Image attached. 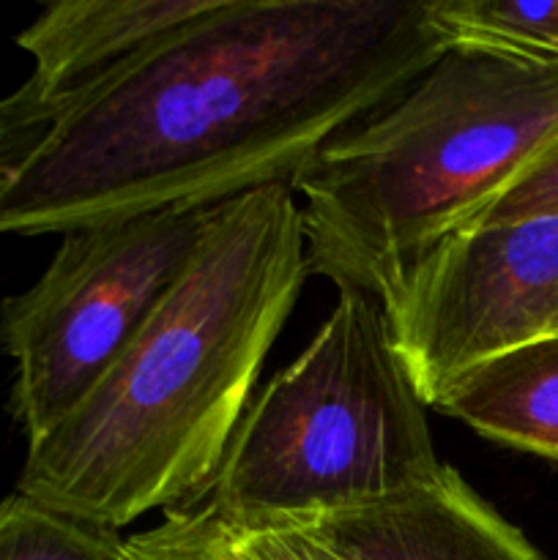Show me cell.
I'll list each match as a JSON object with an SVG mask.
<instances>
[{
  "label": "cell",
  "mask_w": 558,
  "mask_h": 560,
  "mask_svg": "<svg viewBox=\"0 0 558 560\" xmlns=\"http://www.w3.org/2000/svg\"><path fill=\"white\" fill-rule=\"evenodd\" d=\"M126 547H129V558H131V560H148L146 556H140V552H137V550H135V547H131V545H129V536H126Z\"/></svg>",
  "instance_id": "cell-14"
},
{
  "label": "cell",
  "mask_w": 558,
  "mask_h": 560,
  "mask_svg": "<svg viewBox=\"0 0 558 560\" xmlns=\"http://www.w3.org/2000/svg\"><path fill=\"white\" fill-rule=\"evenodd\" d=\"M219 560H545L463 476L315 517L224 525Z\"/></svg>",
  "instance_id": "cell-7"
},
{
  "label": "cell",
  "mask_w": 558,
  "mask_h": 560,
  "mask_svg": "<svg viewBox=\"0 0 558 560\" xmlns=\"http://www.w3.org/2000/svg\"><path fill=\"white\" fill-rule=\"evenodd\" d=\"M558 137V74L446 49L290 180L310 273L381 295L470 228Z\"/></svg>",
  "instance_id": "cell-3"
},
{
  "label": "cell",
  "mask_w": 558,
  "mask_h": 560,
  "mask_svg": "<svg viewBox=\"0 0 558 560\" xmlns=\"http://www.w3.org/2000/svg\"><path fill=\"white\" fill-rule=\"evenodd\" d=\"M306 277L290 184L217 202L156 315L55 430L27 443L16 492L109 530L202 506Z\"/></svg>",
  "instance_id": "cell-2"
},
{
  "label": "cell",
  "mask_w": 558,
  "mask_h": 560,
  "mask_svg": "<svg viewBox=\"0 0 558 560\" xmlns=\"http://www.w3.org/2000/svg\"><path fill=\"white\" fill-rule=\"evenodd\" d=\"M558 213V137L512 180L476 224L514 222ZM474 228V224H470Z\"/></svg>",
  "instance_id": "cell-13"
},
{
  "label": "cell",
  "mask_w": 558,
  "mask_h": 560,
  "mask_svg": "<svg viewBox=\"0 0 558 560\" xmlns=\"http://www.w3.org/2000/svg\"><path fill=\"white\" fill-rule=\"evenodd\" d=\"M0 560H131L120 530L58 512L25 492L0 501Z\"/></svg>",
  "instance_id": "cell-11"
},
{
  "label": "cell",
  "mask_w": 558,
  "mask_h": 560,
  "mask_svg": "<svg viewBox=\"0 0 558 560\" xmlns=\"http://www.w3.org/2000/svg\"><path fill=\"white\" fill-rule=\"evenodd\" d=\"M299 359L241 419L206 506L233 525L342 512L441 474L421 399L383 304L337 288Z\"/></svg>",
  "instance_id": "cell-4"
},
{
  "label": "cell",
  "mask_w": 558,
  "mask_h": 560,
  "mask_svg": "<svg viewBox=\"0 0 558 560\" xmlns=\"http://www.w3.org/2000/svg\"><path fill=\"white\" fill-rule=\"evenodd\" d=\"M217 0H58L16 36L33 58L27 80L66 109Z\"/></svg>",
  "instance_id": "cell-8"
},
{
  "label": "cell",
  "mask_w": 558,
  "mask_h": 560,
  "mask_svg": "<svg viewBox=\"0 0 558 560\" xmlns=\"http://www.w3.org/2000/svg\"><path fill=\"white\" fill-rule=\"evenodd\" d=\"M427 408L474 366L547 337L558 317V213L474 224L381 295Z\"/></svg>",
  "instance_id": "cell-6"
},
{
  "label": "cell",
  "mask_w": 558,
  "mask_h": 560,
  "mask_svg": "<svg viewBox=\"0 0 558 560\" xmlns=\"http://www.w3.org/2000/svg\"><path fill=\"white\" fill-rule=\"evenodd\" d=\"M432 410L463 421L487 441L558 463V334L468 370Z\"/></svg>",
  "instance_id": "cell-9"
},
{
  "label": "cell",
  "mask_w": 558,
  "mask_h": 560,
  "mask_svg": "<svg viewBox=\"0 0 558 560\" xmlns=\"http://www.w3.org/2000/svg\"><path fill=\"white\" fill-rule=\"evenodd\" d=\"M211 208H164L60 233L36 284L0 304L9 408L27 443L60 424L135 342L200 246Z\"/></svg>",
  "instance_id": "cell-5"
},
{
  "label": "cell",
  "mask_w": 558,
  "mask_h": 560,
  "mask_svg": "<svg viewBox=\"0 0 558 560\" xmlns=\"http://www.w3.org/2000/svg\"><path fill=\"white\" fill-rule=\"evenodd\" d=\"M443 52L427 0H217L55 120L0 197V233L290 184Z\"/></svg>",
  "instance_id": "cell-1"
},
{
  "label": "cell",
  "mask_w": 558,
  "mask_h": 560,
  "mask_svg": "<svg viewBox=\"0 0 558 560\" xmlns=\"http://www.w3.org/2000/svg\"><path fill=\"white\" fill-rule=\"evenodd\" d=\"M60 115L63 107L44 98L31 80L0 98V197L44 145Z\"/></svg>",
  "instance_id": "cell-12"
},
{
  "label": "cell",
  "mask_w": 558,
  "mask_h": 560,
  "mask_svg": "<svg viewBox=\"0 0 558 560\" xmlns=\"http://www.w3.org/2000/svg\"><path fill=\"white\" fill-rule=\"evenodd\" d=\"M550 334H558V317H556V323H553V331Z\"/></svg>",
  "instance_id": "cell-15"
},
{
  "label": "cell",
  "mask_w": 558,
  "mask_h": 560,
  "mask_svg": "<svg viewBox=\"0 0 558 560\" xmlns=\"http://www.w3.org/2000/svg\"><path fill=\"white\" fill-rule=\"evenodd\" d=\"M446 49L558 74V0H427Z\"/></svg>",
  "instance_id": "cell-10"
}]
</instances>
